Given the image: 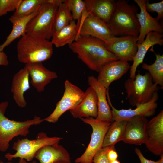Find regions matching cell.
<instances>
[{"label": "cell", "instance_id": "1", "mask_svg": "<svg viewBox=\"0 0 163 163\" xmlns=\"http://www.w3.org/2000/svg\"><path fill=\"white\" fill-rule=\"evenodd\" d=\"M69 46L88 68L98 72L106 64L119 60L103 41L92 36H80Z\"/></svg>", "mask_w": 163, "mask_h": 163}, {"label": "cell", "instance_id": "2", "mask_svg": "<svg viewBox=\"0 0 163 163\" xmlns=\"http://www.w3.org/2000/svg\"><path fill=\"white\" fill-rule=\"evenodd\" d=\"M53 45L49 40L26 33L17 44L18 59L25 65L42 63L52 56Z\"/></svg>", "mask_w": 163, "mask_h": 163}, {"label": "cell", "instance_id": "3", "mask_svg": "<svg viewBox=\"0 0 163 163\" xmlns=\"http://www.w3.org/2000/svg\"><path fill=\"white\" fill-rule=\"evenodd\" d=\"M138 9L125 0L116 1L114 12L107 24L115 37L138 36L140 26L137 17Z\"/></svg>", "mask_w": 163, "mask_h": 163}, {"label": "cell", "instance_id": "4", "mask_svg": "<svg viewBox=\"0 0 163 163\" xmlns=\"http://www.w3.org/2000/svg\"><path fill=\"white\" fill-rule=\"evenodd\" d=\"M8 105L7 101L0 103V151L2 152L7 150L10 142L14 137L18 136H26L31 126L39 124L45 121L44 119L36 115L33 119L24 121L10 120L5 115Z\"/></svg>", "mask_w": 163, "mask_h": 163}, {"label": "cell", "instance_id": "5", "mask_svg": "<svg viewBox=\"0 0 163 163\" xmlns=\"http://www.w3.org/2000/svg\"><path fill=\"white\" fill-rule=\"evenodd\" d=\"M61 0H46L27 25L26 33L49 40L54 34L55 15Z\"/></svg>", "mask_w": 163, "mask_h": 163}, {"label": "cell", "instance_id": "6", "mask_svg": "<svg viewBox=\"0 0 163 163\" xmlns=\"http://www.w3.org/2000/svg\"><path fill=\"white\" fill-rule=\"evenodd\" d=\"M124 87L129 104L136 107L149 102L160 88L153 82L149 72L142 75L139 72L134 79L126 80Z\"/></svg>", "mask_w": 163, "mask_h": 163}, {"label": "cell", "instance_id": "7", "mask_svg": "<svg viewBox=\"0 0 163 163\" xmlns=\"http://www.w3.org/2000/svg\"><path fill=\"white\" fill-rule=\"evenodd\" d=\"M62 139V138L60 137H48L43 132L39 133L34 139H18L14 143L12 147L16 152L14 154L6 153L5 157L9 161L19 158L24 159L27 161H31L36 153L40 148L46 145L58 144Z\"/></svg>", "mask_w": 163, "mask_h": 163}, {"label": "cell", "instance_id": "8", "mask_svg": "<svg viewBox=\"0 0 163 163\" xmlns=\"http://www.w3.org/2000/svg\"><path fill=\"white\" fill-rule=\"evenodd\" d=\"M81 120L90 125L92 132L88 146L83 154L75 160V163H92L96 153L101 148L105 134L112 122L98 120L92 117L82 118Z\"/></svg>", "mask_w": 163, "mask_h": 163}, {"label": "cell", "instance_id": "9", "mask_svg": "<svg viewBox=\"0 0 163 163\" xmlns=\"http://www.w3.org/2000/svg\"><path fill=\"white\" fill-rule=\"evenodd\" d=\"M65 90L61 99L56 103L55 108L45 121L55 123L66 111L72 109L82 101L84 93L80 88L68 80L64 82Z\"/></svg>", "mask_w": 163, "mask_h": 163}, {"label": "cell", "instance_id": "10", "mask_svg": "<svg viewBox=\"0 0 163 163\" xmlns=\"http://www.w3.org/2000/svg\"><path fill=\"white\" fill-rule=\"evenodd\" d=\"M83 36L96 38L102 40L106 45L110 43L115 37L106 23L90 15L81 21L76 40L80 36Z\"/></svg>", "mask_w": 163, "mask_h": 163}, {"label": "cell", "instance_id": "11", "mask_svg": "<svg viewBox=\"0 0 163 163\" xmlns=\"http://www.w3.org/2000/svg\"><path fill=\"white\" fill-rule=\"evenodd\" d=\"M107 96L108 104L111 107L112 122L116 120H128L137 116L146 117L153 115L158 107L157 101L159 98L158 92L154 93L151 99L149 102L139 105L135 109L117 110L112 105L109 94V89L107 90Z\"/></svg>", "mask_w": 163, "mask_h": 163}, {"label": "cell", "instance_id": "12", "mask_svg": "<svg viewBox=\"0 0 163 163\" xmlns=\"http://www.w3.org/2000/svg\"><path fill=\"white\" fill-rule=\"evenodd\" d=\"M147 139L145 143L154 155L163 154V111L149 121L146 128Z\"/></svg>", "mask_w": 163, "mask_h": 163}, {"label": "cell", "instance_id": "13", "mask_svg": "<svg viewBox=\"0 0 163 163\" xmlns=\"http://www.w3.org/2000/svg\"><path fill=\"white\" fill-rule=\"evenodd\" d=\"M138 37L131 35L115 37L109 44H105V46L119 60L133 61L137 50Z\"/></svg>", "mask_w": 163, "mask_h": 163}, {"label": "cell", "instance_id": "14", "mask_svg": "<svg viewBox=\"0 0 163 163\" xmlns=\"http://www.w3.org/2000/svg\"><path fill=\"white\" fill-rule=\"evenodd\" d=\"M149 121L146 117L137 116L127 120L122 141L125 143L141 145L147 139L146 128Z\"/></svg>", "mask_w": 163, "mask_h": 163}, {"label": "cell", "instance_id": "15", "mask_svg": "<svg viewBox=\"0 0 163 163\" xmlns=\"http://www.w3.org/2000/svg\"><path fill=\"white\" fill-rule=\"evenodd\" d=\"M140 9V12L136 14L140 26V30L137 43L140 44L144 40L149 33L154 32L162 34L163 26L156 18L152 16L146 10L145 0H134Z\"/></svg>", "mask_w": 163, "mask_h": 163}, {"label": "cell", "instance_id": "16", "mask_svg": "<svg viewBox=\"0 0 163 163\" xmlns=\"http://www.w3.org/2000/svg\"><path fill=\"white\" fill-rule=\"evenodd\" d=\"M130 67L128 62L120 60L110 62L105 64L101 69L97 80L108 89L110 84L121 78L126 73Z\"/></svg>", "mask_w": 163, "mask_h": 163}, {"label": "cell", "instance_id": "17", "mask_svg": "<svg viewBox=\"0 0 163 163\" xmlns=\"http://www.w3.org/2000/svg\"><path fill=\"white\" fill-rule=\"evenodd\" d=\"M70 112L75 118L97 117V97L95 91L92 87L89 86L87 89L84 92L81 103L75 108L70 110Z\"/></svg>", "mask_w": 163, "mask_h": 163}, {"label": "cell", "instance_id": "18", "mask_svg": "<svg viewBox=\"0 0 163 163\" xmlns=\"http://www.w3.org/2000/svg\"><path fill=\"white\" fill-rule=\"evenodd\" d=\"M31 78L30 83L39 92L43 91L45 86L58 77L57 73L46 68L42 63L25 65Z\"/></svg>", "mask_w": 163, "mask_h": 163}, {"label": "cell", "instance_id": "19", "mask_svg": "<svg viewBox=\"0 0 163 163\" xmlns=\"http://www.w3.org/2000/svg\"><path fill=\"white\" fill-rule=\"evenodd\" d=\"M162 34L152 32L148 34L144 41L137 44V50L133 59V63L130 68V78L133 79L136 75L138 66L143 63L145 56L149 49L155 45H163Z\"/></svg>", "mask_w": 163, "mask_h": 163}, {"label": "cell", "instance_id": "20", "mask_svg": "<svg viewBox=\"0 0 163 163\" xmlns=\"http://www.w3.org/2000/svg\"><path fill=\"white\" fill-rule=\"evenodd\" d=\"M86 15L96 17L107 23L115 10L116 1L114 0H85Z\"/></svg>", "mask_w": 163, "mask_h": 163}, {"label": "cell", "instance_id": "21", "mask_svg": "<svg viewBox=\"0 0 163 163\" xmlns=\"http://www.w3.org/2000/svg\"><path fill=\"white\" fill-rule=\"evenodd\" d=\"M34 158L40 163H71L70 155L62 145L58 144L44 146L36 153Z\"/></svg>", "mask_w": 163, "mask_h": 163}, {"label": "cell", "instance_id": "22", "mask_svg": "<svg viewBox=\"0 0 163 163\" xmlns=\"http://www.w3.org/2000/svg\"><path fill=\"white\" fill-rule=\"evenodd\" d=\"M30 88L29 72L25 66L14 76L11 89L13 98L20 107L24 108L26 106L27 102L24 94Z\"/></svg>", "mask_w": 163, "mask_h": 163}, {"label": "cell", "instance_id": "23", "mask_svg": "<svg viewBox=\"0 0 163 163\" xmlns=\"http://www.w3.org/2000/svg\"><path fill=\"white\" fill-rule=\"evenodd\" d=\"M88 82L90 86L95 91L97 99L98 115L96 119L112 122V113L107 96V89L93 76L88 77Z\"/></svg>", "mask_w": 163, "mask_h": 163}, {"label": "cell", "instance_id": "24", "mask_svg": "<svg viewBox=\"0 0 163 163\" xmlns=\"http://www.w3.org/2000/svg\"><path fill=\"white\" fill-rule=\"evenodd\" d=\"M78 30L77 23L73 20L69 24L53 34L51 41L57 48L70 45L76 40Z\"/></svg>", "mask_w": 163, "mask_h": 163}, {"label": "cell", "instance_id": "25", "mask_svg": "<svg viewBox=\"0 0 163 163\" xmlns=\"http://www.w3.org/2000/svg\"><path fill=\"white\" fill-rule=\"evenodd\" d=\"M40 8L28 16L11 22L13 24L12 30L7 37L5 40L2 44L0 45V51H3L5 47L10 45L15 39L22 37L26 34L27 24L30 20L38 14Z\"/></svg>", "mask_w": 163, "mask_h": 163}, {"label": "cell", "instance_id": "26", "mask_svg": "<svg viewBox=\"0 0 163 163\" xmlns=\"http://www.w3.org/2000/svg\"><path fill=\"white\" fill-rule=\"evenodd\" d=\"M127 120H118L111 122L105 136L102 147L114 145L122 140Z\"/></svg>", "mask_w": 163, "mask_h": 163}, {"label": "cell", "instance_id": "27", "mask_svg": "<svg viewBox=\"0 0 163 163\" xmlns=\"http://www.w3.org/2000/svg\"><path fill=\"white\" fill-rule=\"evenodd\" d=\"M152 51L153 52L156 56L155 62L151 65L142 63V68L149 72L152 78L153 82L159 85L161 88L163 87V55L157 54L154 51L153 47Z\"/></svg>", "mask_w": 163, "mask_h": 163}, {"label": "cell", "instance_id": "28", "mask_svg": "<svg viewBox=\"0 0 163 163\" xmlns=\"http://www.w3.org/2000/svg\"><path fill=\"white\" fill-rule=\"evenodd\" d=\"M46 0H21L18 8L9 18L11 21L28 16L39 9Z\"/></svg>", "mask_w": 163, "mask_h": 163}, {"label": "cell", "instance_id": "29", "mask_svg": "<svg viewBox=\"0 0 163 163\" xmlns=\"http://www.w3.org/2000/svg\"><path fill=\"white\" fill-rule=\"evenodd\" d=\"M72 20L71 12L68 7L63 0H61L55 15L53 34L69 24Z\"/></svg>", "mask_w": 163, "mask_h": 163}, {"label": "cell", "instance_id": "30", "mask_svg": "<svg viewBox=\"0 0 163 163\" xmlns=\"http://www.w3.org/2000/svg\"><path fill=\"white\" fill-rule=\"evenodd\" d=\"M63 2L70 11L73 19L77 21V24L79 28L82 15L85 10L84 0H65Z\"/></svg>", "mask_w": 163, "mask_h": 163}, {"label": "cell", "instance_id": "31", "mask_svg": "<svg viewBox=\"0 0 163 163\" xmlns=\"http://www.w3.org/2000/svg\"><path fill=\"white\" fill-rule=\"evenodd\" d=\"M21 0H0V17L18 8Z\"/></svg>", "mask_w": 163, "mask_h": 163}, {"label": "cell", "instance_id": "32", "mask_svg": "<svg viewBox=\"0 0 163 163\" xmlns=\"http://www.w3.org/2000/svg\"><path fill=\"white\" fill-rule=\"evenodd\" d=\"M145 7L148 12H155L158 14L156 19L159 21L163 18V1L160 2L150 3L149 0H145Z\"/></svg>", "mask_w": 163, "mask_h": 163}, {"label": "cell", "instance_id": "33", "mask_svg": "<svg viewBox=\"0 0 163 163\" xmlns=\"http://www.w3.org/2000/svg\"><path fill=\"white\" fill-rule=\"evenodd\" d=\"M108 146L102 147L95 154L93 159L94 163H110L107 156Z\"/></svg>", "mask_w": 163, "mask_h": 163}, {"label": "cell", "instance_id": "34", "mask_svg": "<svg viewBox=\"0 0 163 163\" xmlns=\"http://www.w3.org/2000/svg\"><path fill=\"white\" fill-rule=\"evenodd\" d=\"M107 156L110 162L117 159L118 155L114 145L108 146L107 152Z\"/></svg>", "mask_w": 163, "mask_h": 163}, {"label": "cell", "instance_id": "35", "mask_svg": "<svg viewBox=\"0 0 163 163\" xmlns=\"http://www.w3.org/2000/svg\"><path fill=\"white\" fill-rule=\"evenodd\" d=\"M135 152L139 158L141 163H159V159L157 161H155L146 158L144 156L141 150L137 148H135Z\"/></svg>", "mask_w": 163, "mask_h": 163}, {"label": "cell", "instance_id": "36", "mask_svg": "<svg viewBox=\"0 0 163 163\" xmlns=\"http://www.w3.org/2000/svg\"><path fill=\"white\" fill-rule=\"evenodd\" d=\"M8 64L7 55L3 51H0V66H7Z\"/></svg>", "mask_w": 163, "mask_h": 163}, {"label": "cell", "instance_id": "37", "mask_svg": "<svg viewBox=\"0 0 163 163\" xmlns=\"http://www.w3.org/2000/svg\"><path fill=\"white\" fill-rule=\"evenodd\" d=\"M18 163H27L26 160L25 159L19 158ZM31 163H37L36 161L34 160Z\"/></svg>", "mask_w": 163, "mask_h": 163}, {"label": "cell", "instance_id": "38", "mask_svg": "<svg viewBox=\"0 0 163 163\" xmlns=\"http://www.w3.org/2000/svg\"><path fill=\"white\" fill-rule=\"evenodd\" d=\"M160 156V158L159 159V163H163V154L161 155Z\"/></svg>", "mask_w": 163, "mask_h": 163}, {"label": "cell", "instance_id": "39", "mask_svg": "<svg viewBox=\"0 0 163 163\" xmlns=\"http://www.w3.org/2000/svg\"><path fill=\"white\" fill-rule=\"evenodd\" d=\"M110 163H120V161L117 159L110 162Z\"/></svg>", "mask_w": 163, "mask_h": 163}, {"label": "cell", "instance_id": "40", "mask_svg": "<svg viewBox=\"0 0 163 163\" xmlns=\"http://www.w3.org/2000/svg\"><path fill=\"white\" fill-rule=\"evenodd\" d=\"M0 163H4V162H3L2 161H0ZM6 163H12V162H6Z\"/></svg>", "mask_w": 163, "mask_h": 163}]
</instances>
